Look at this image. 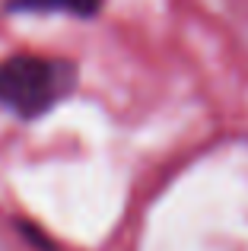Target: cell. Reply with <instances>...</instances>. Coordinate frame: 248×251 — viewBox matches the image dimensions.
Instances as JSON below:
<instances>
[{
    "label": "cell",
    "instance_id": "2",
    "mask_svg": "<svg viewBox=\"0 0 248 251\" xmlns=\"http://www.w3.org/2000/svg\"><path fill=\"white\" fill-rule=\"evenodd\" d=\"M6 10L16 13H51V16L89 19L102 10V0H6Z\"/></svg>",
    "mask_w": 248,
    "mask_h": 251
},
{
    "label": "cell",
    "instance_id": "1",
    "mask_svg": "<svg viewBox=\"0 0 248 251\" xmlns=\"http://www.w3.org/2000/svg\"><path fill=\"white\" fill-rule=\"evenodd\" d=\"M76 89V64L54 54L16 51L0 61V108L19 121L45 118Z\"/></svg>",
    "mask_w": 248,
    "mask_h": 251
}]
</instances>
